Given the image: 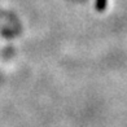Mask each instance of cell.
<instances>
[{
    "label": "cell",
    "mask_w": 127,
    "mask_h": 127,
    "mask_svg": "<svg viewBox=\"0 0 127 127\" xmlns=\"http://www.w3.org/2000/svg\"><path fill=\"white\" fill-rule=\"evenodd\" d=\"M96 9L99 10V12H104L108 5V0H96Z\"/></svg>",
    "instance_id": "cell-1"
}]
</instances>
